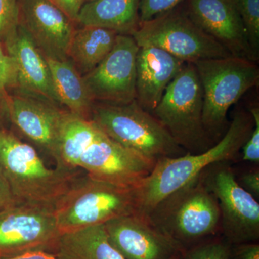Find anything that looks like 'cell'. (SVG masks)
Instances as JSON below:
<instances>
[{
    "label": "cell",
    "instance_id": "6da1fadb",
    "mask_svg": "<svg viewBox=\"0 0 259 259\" xmlns=\"http://www.w3.org/2000/svg\"><path fill=\"white\" fill-rule=\"evenodd\" d=\"M254 125L249 111L238 110L223 137L207 151L158 159L151 175L136 188L137 214L146 216L162 199L198 177L211 165L236 159Z\"/></svg>",
    "mask_w": 259,
    "mask_h": 259
},
{
    "label": "cell",
    "instance_id": "7a4b0ae2",
    "mask_svg": "<svg viewBox=\"0 0 259 259\" xmlns=\"http://www.w3.org/2000/svg\"><path fill=\"white\" fill-rule=\"evenodd\" d=\"M79 169L50 168L36 150L8 130L0 128V173L18 204L54 209Z\"/></svg>",
    "mask_w": 259,
    "mask_h": 259
},
{
    "label": "cell",
    "instance_id": "3957f363",
    "mask_svg": "<svg viewBox=\"0 0 259 259\" xmlns=\"http://www.w3.org/2000/svg\"><path fill=\"white\" fill-rule=\"evenodd\" d=\"M144 217L185 250L221 234V213L200 175L162 199Z\"/></svg>",
    "mask_w": 259,
    "mask_h": 259
},
{
    "label": "cell",
    "instance_id": "277c9868",
    "mask_svg": "<svg viewBox=\"0 0 259 259\" xmlns=\"http://www.w3.org/2000/svg\"><path fill=\"white\" fill-rule=\"evenodd\" d=\"M136 188L96 180L88 174L72 182L54 208L61 234L137 214Z\"/></svg>",
    "mask_w": 259,
    "mask_h": 259
},
{
    "label": "cell",
    "instance_id": "5b68a950",
    "mask_svg": "<svg viewBox=\"0 0 259 259\" xmlns=\"http://www.w3.org/2000/svg\"><path fill=\"white\" fill-rule=\"evenodd\" d=\"M202 93V120L206 132L215 144L226 132L230 108L250 89L258 84L256 62L230 57L207 59L194 63Z\"/></svg>",
    "mask_w": 259,
    "mask_h": 259
},
{
    "label": "cell",
    "instance_id": "8992f818",
    "mask_svg": "<svg viewBox=\"0 0 259 259\" xmlns=\"http://www.w3.org/2000/svg\"><path fill=\"white\" fill-rule=\"evenodd\" d=\"M90 120L117 144L156 161L187 153L136 100L126 104L95 102Z\"/></svg>",
    "mask_w": 259,
    "mask_h": 259
},
{
    "label": "cell",
    "instance_id": "52a82bcc",
    "mask_svg": "<svg viewBox=\"0 0 259 259\" xmlns=\"http://www.w3.org/2000/svg\"><path fill=\"white\" fill-rule=\"evenodd\" d=\"M203 93L195 66L186 63L167 87L152 115L179 146L191 154L204 152L214 144L202 120Z\"/></svg>",
    "mask_w": 259,
    "mask_h": 259
},
{
    "label": "cell",
    "instance_id": "ba28073f",
    "mask_svg": "<svg viewBox=\"0 0 259 259\" xmlns=\"http://www.w3.org/2000/svg\"><path fill=\"white\" fill-rule=\"evenodd\" d=\"M132 36L139 47L158 48L186 63L233 56L180 6L140 24Z\"/></svg>",
    "mask_w": 259,
    "mask_h": 259
},
{
    "label": "cell",
    "instance_id": "9c48e42d",
    "mask_svg": "<svg viewBox=\"0 0 259 259\" xmlns=\"http://www.w3.org/2000/svg\"><path fill=\"white\" fill-rule=\"evenodd\" d=\"M221 213V234L231 244L259 239V203L237 182L229 162L214 163L200 175Z\"/></svg>",
    "mask_w": 259,
    "mask_h": 259
},
{
    "label": "cell",
    "instance_id": "30bf717a",
    "mask_svg": "<svg viewBox=\"0 0 259 259\" xmlns=\"http://www.w3.org/2000/svg\"><path fill=\"white\" fill-rule=\"evenodd\" d=\"M60 235L54 209L17 204L0 212V259L35 250L53 253Z\"/></svg>",
    "mask_w": 259,
    "mask_h": 259
},
{
    "label": "cell",
    "instance_id": "8fae6325",
    "mask_svg": "<svg viewBox=\"0 0 259 259\" xmlns=\"http://www.w3.org/2000/svg\"><path fill=\"white\" fill-rule=\"evenodd\" d=\"M139 49L132 35L118 34L106 57L82 76L94 102L126 104L136 100Z\"/></svg>",
    "mask_w": 259,
    "mask_h": 259
},
{
    "label": "cell",
    "instance_id": "7c38bea8",
    "mask_svg": "<svg viewBox=\"0 0 259 259\" xmlns=\"http://www.w3.org/2000/svg\"><path fill=\"white\" fill-rule=\"evenodd\" d=\"M156 162L117 144L100 129L81 156L79 168L96 180L136 188L151 175Z\"/></svg>",
    "mask_w": 259,
    "mask_h": 259
},
{
    "label": "cell",
    "instance_id": "4fadbf2b",
    "mask_svg": "<svg viewBox=\"0 0 259 259\" xmlns=\"http://www.w3.org/2000/svg\"><path fill=\"white\" fill-rule=\"evenodd\" d=\"M27 95L6 97L9 118L29 139L55 160L59 159L61 131L69 111L42 97Z\"/></svg>",
    "mask_w": 259,
    "mask_h": 259
},
{
    "label": "cell",
    "instance_id": "5bb4252c",
    "mask_svg": "<svg viewBox=\"0 0 259 259\" xmlns=\"http://www.w3.org/2000/svg\"><path fill=\"white\" fill-rule=\"evenodd\" d=\"M19 24L28 31L44 56L67 59L76 22L50 0H18Z\"/></svg>",
    "mask_w": 259,
    "mask_h": 259
},
{
    "label": "cell",
    "instance_id": "9a60e30c",
    "mask_svg": "<svg viewBox=\"0 0 259 259\" xmlns=\"http://www.w3.org/2000/svg\"><path fill=\"white\" fill-rule=\"evenodd\" d=\"M186 13L196 25L232 56L258 61L250 49L234 0H185Z\"/></svg>",
    "mask_w": 259,
    "mask_h": 259
},
{
    "label": "cell",
    "instance_id": "2e32d148",
    "mask_svg": "<svg viewBox=\"0 0 259 259\" xmlns=\"http://www.w3.org/2000/svg\"><path fill=\"white\" fill-rule=\"evenodd\" d=\"M104 225L110 241L125 259H168L184 250L144 216H122Z\"/></svg>",
    "mask_w": 259,
    "mask_h": 259
},
{
    "label": "cell",
    "instance_id": "e0dca14e",
    "mask_svg": "<svg viewBox=\"0 0 259 259\" xmlns=\"http://www.w3.org/2000/svg\"><path fill=\"white\" fill-rule=\"evenodd\" d=\"M5 44L16 67L18 88L60 104L47 59L28 31L19 24L16 30L7 37Z\"/></svg>",
    "mask_w": 259,
    "mask_h": 259
},
{
    "label": "cell",
    "instance_id": "ac0fdd59",
    "mask_svg": "<svg viewBox=\"0 0 259 259\" xmlns=\"http://www.w3.org/2000/svg\"><path fill=\"white\" fill-rule=\"evenodd\" d=\"M186 62L166 51L139 47L136 56V97L140 106L152 114L172 80Z\"/></svg>",
    "mask_w": 259,
    "mask_h": 259
},
{
    "label": "cell",
    "instance_id": "d6986e66",
    "mask_svg": "<svg viewBox=\"0 0 259 259\" xmlns=\"http://www.w3.org/2000/svg\"><path fill=\"white\" fill-rule=\"evenodd\" d=\"M140 0H93L81 7L76 23L132 35L140 25Z\"/></svg>",
    "mask_w": 259,
    "mask_h": 259
},
{
    "label": "cell",
    "instance_id": "ffe728a7",
    "mask_svg": "<svg viewBox=\"0 0 259 259\" xmlns=\"http://www.w3.org/2000/svg\"><path fill=\"white\" fill-rule=\"evenodd\" d=\"M53 253L61 259H125L110 241L104 224L62 233Z\"/></svg>",
    "mask_w": 259,
    "mask_h": 259
},
{
    "label": "cell",
    "instance_id": "44dd1931",
    "mask_svg": "<svg viewBox=\"0 0 259 259\" xmlns=\"http://www.w3.org/2000/svg\"><path fill=\"white\" fill-rule=\"evenodd\" d=\"M46 59L59 103L67 107L71 113L90 120L95 102L90 97L83 76L69 59Z\"/></svg>",
    "mask_w": 259,
    "mask_h": 259
},
{
    "label": "cell",
    "instance_id": "7402d4cb",
    "mask_svg": "<svg viewBox=\"0 0 259 259\" xmlns=\"http://www.w3.org/2000/svg\"><path fill=\"white\" fill-rule=\"evenodd\" d=\"M118 34L93 26L76 28L68 49L71 60L81 76L90 72L111 51Z\"/></svg>",
    "mask_w": 259,
    "mask_h": 259
},
{
    "label": "cell",
    "instance_id": "603a6c76",
    "mask_svg": "<svg viewBox=\"0 0 259 259\" xmlns=\"http://www.w3.org/2000/svg\"><path fill=\"white\" fill-rule=\"evenodd\" d=\"M99 130L93 121L69 112L61 131L56 167L66 170L79 168L80 159L96 138Z\"/></svg>",
    "mask_w": 259,
    "mask_h": 259
},
{
    "label": "cell",
    "instance_id": "cb8c5ba5",
    "mask_svg": "<svg viewBox=\"0 0 259 259\" xmlns=\"http://www.w3.org/2000/svg\"><path fill=\"white\" fill-rule=\"evenodd\" d=\"M255 57L259 56V0H234Z\"/></svg>",
    "mask_w": 259,
    "mask_h": 259
},
{
    "label": "cell",
    "instance_id": "d4e9b609",
    "mask_svg": "<svg viewBox=\"0 0 259 259\" xmlns=\"http://www.w3.org/2000/svg\"><path fill=\"white\" fill-rule=\"evenodd\" d=\"M231 243L222 235L212 237L182 252L183 259H228Z\"/></svg>",
    "mask_w": 259,
    "mask_h": 259
},
{
    "label": "cell",
    "instance_id": "484cf974",
    "mask_svg": "<svg viewBox=\"0 0 259 259\" xmlns=\"http://www.w3.org/2000/svg\"><path fill=\"white\" fill-rule=\"evenodd\" d=\"M18 25V0H0V40H6Z\"/></svg>",
    "mask_w": 259,
    "mask_h": 259
},
{
    "label": "cell",
    "instance_id": "4316f807",
    "mask_svg": "<svg viewBox=\"0 0 259 259\" xmlns=\"http://www.w3.org/2000/svg\"><path fill=\"white\" fill-rule=\"evenodd\" d=\"M185 0H140V24L180 6Z\"/></svg>",
    "mask_w": 259,
    "mask_h": 259
},
{
    "label": "cell",
    "instance_id": "83f0119b",
    "mask_svg": "<svg viewBox=\"0 0 259 259\" xmlns=\"http://www.w3.org/2000/svg\"><path fill=\"white\" fill-rule=\"evenodd\" d=\"M254 120V127L250 137L241 148L242 160L254 165L259 163V109L251 107L248 110Z\"/></svg>",
    "mask_w": 259,
    "mask_h": 259
},
{
    "label": "cell",
    "instance_id": "f1b7e54d",
    "mask_svg": "<svg viewBox=\"0 0 259 259\" xmlns=\"http://www.w3.org/2000/svg\"><path fill=\"white\" fill-rule=\"evenodd\" d=\"M18 87L16 67L9 54H6L0 45V93L6 95V90Z\"/></svg>",
    "mask_w": 259,
    "mask_h": 259
},
{
    "label": "cell",
    "instance_id": "f546056e",
    "mask_svg": "<svg viewBox=\"0 0 259 259\" xmlns=\"http://www.w3.org/2000/svg\"><path fill=\"white\" fill-rule=\"evenodd\" d=\"M236 178L237 182L245 190L249 192L255 199H258L259 169L258 166L242 172L240 176L238 177L236 175Z\"/></svg>",
    "mask_w": 259,
    "mask_h": 259
},
{
    "label": "cell",
    "instance_id": "4dcf8cb0",
    "mask_svg": "<svg viewBox=\"0 0 259 259\" xmlns=\"http://www.w3.org/2000/svg\"><path fill=\"white\" fill-rule=\"evenodd\" d=\"M228 259H259V244L256 242L231 244Z\"/></svg>",
    "mask_w": 259,
    "mask_h": 259
},
{
    "label": "cell",
    "instance_id": "1f68e13d",
    "mask_svg": "<svg viewBox=\"0 0 259 259\" xmlns=\"http://www.w3.org/2000/svg\"><path fill=\"white\" fill-rule=\"evenodd\" d=\"M50 1L76 23L80 10L84 4L83 0H50Z\"/></svg>",
    "mask_w": 259,
    "mask_h": 259
},
{
    "label": "cell",
    "instance_id": "d6a6232c",
    "mask_svg": "<svg viewBox=\"0 0 259 259\" xmlns=\"http://www.w3.org/2000/svg\"><path fill=\"white\" fill-rule=\"evenodd\" d=\"M16 200L12 193L10 186L0 173V212L17 205Z\"/></svg>",
    "mask_w": 259,
    "mask_h": 259
},
{
    "label": "cell",
    "instance_id": "836d02e7",
    "mask_svg": "<svg viewBox=\"0 0 259 259\" xmlns=\"http://www.w3.org/2000/svg\"><path fill=\"white\" fill-rule=\"evenodd\" d=\"M1 259H61L54 253L45 250H35L11 258Z\"/></svg>",
    "mask_w": 259,
    "mask_h": 259
},
{
    "label": "cell",
    "instance_id": "e575fe53",
    "mask_svg": "<svg viewBox=\"0 0 259 259\" xmlns=\"http://www.w3.org/2000/svg\"><path fill=\"white\" fill-rule=\"evenodd\" d=\"M168 259H183V258H182V253L180 252V253H175Z\"/></svg>",
    "mask_w": 259,
    "mask_h": 259
},
{
    "label": "cell",
    "instance_id": "d590c367",
    "mask_svg": "<svg viewBox=\"0 0 259 259\" xmlns=\"http://www.w3.org/2000/svg\"><path fill=\"white\" fill-rule=\"evenodd\" d=\"M83 1H84V3H88V2L93 1V0H83Z\"/></svg>",
    "mask_w": 259,
    "mask_h": 259
},
{
    "label": "cell",
    "instance_id": "8d00e7d4",
    "mask_svg": "<svg viewBox=\"0 0 259 259\" xmlns=\"http://www.w3.org/2000/svg\"><path fill=\"white\" fill-rule=\"evenodd\" d=\"M0 128H1V127H0Z\"/></svg>",
    "mask_w": 259,
    "mask_h": 259
}]
</instances>
